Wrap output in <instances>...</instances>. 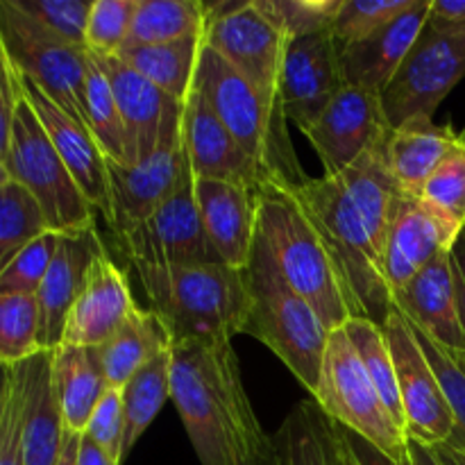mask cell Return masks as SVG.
Returning <instances> with one entry per match:
<instances>
[{
  "label": "cell",
  "mask_w": 465,
  "mask_h": 465,
  "mask_svg": "<svg viewBox=\"0 0 465 465\" xmlns=\"http://www.w3.org/2000/svg\"><path fill=\"white\" fill-rule=\"evenodd\" d=\"M245 271L252 304L243 334L262 341L313 398L331 331L312 302L286 282L259 230Z\"/></svg>",
  "instance_id": "5b68a950"
},
{
  "label": "cell",
  "mask_w": 465,
  "mask_h": 465,
  "mask_svg": "<svg viewBox=\"0 0 465 465\" xmlns=\"http://www.w3.org/2000/svg\"><path fill=\"white\" fill-rule=\"evenodd\" d=\"M431 0H416L409 12L359 44L341 48V66L350 86L384 94L427 27Z\"/></svg>",
  "instance_id": "cb8c5ba5"
},
{
  "label": "cell",
  "mask_w": 465,
  "mask_h": 465,
  "mask_svg": "<svg viewBox=\"0 0 465 465\" xmlns=\"http://www.w3.org/2000/svg\"><path fill=\"white\" fill-rule=\"evenodd\" d=\"M94 439L109 457L118 465L125 461L123 445H125V407H123V393L118 389H109L91 416L89 427L84 431Z\"/></svg>",
  "instance_id": "7dc6e473"
},
{
  "label": "cell",
  "mask_w": 465,
  "mask_h": 465,
  "mask_svg": "<svg viewBox=\"0 0 465 465\" xmlns=\"http://www.w3.org/2000/svg\"><path fill=\"white\" fill-rule=\"evenodd\" d=\"M66 440L62 407L53 384V352H39L30 361L23 461L25 465H59Z\"/></svg>",
  "instance_id": "f1b7e54d"
},
{
  "label": "cell",
  "mask_w": 465,
  "mask_h": 465,
  "mask_svg": "<svg viewBox=\"0 0 465 465\" xmlns=\"http://www.w3.org/2000/svg\"><path fill=\"white\" fill-rule=\"evenodd\" d=\"M21 80L23 94H25L27 103H30V107L39 116L41 125L48 132L59 157L64 159V163L73 173V177L80 184V189L84 191L89 203L94 204L95 212H100L104 221H109V216H112L107 168L109 159L100 150L98 141L94 139V134H91L84 123L77 121L66 109L59 107L53 98H48L36 82H32L23 73Z\"/></svg>",
  "instance_id": "ac0fdd59"
},
{
  "label": "cell",
  "mask_w": 465,
  "mask_h": 465,
  "mask_svg": "<svg viewBox=\"0 0 465 465\" xmlns=\"http://www.w3.org/2000/svg\"><path fill=\"white\" fill-rule=\"evenodd\" d=\"M204 36L154 45H125L116 57L173 98L186 103L195 89Z\"/></svg>",
  "instance_id": "4dcf8cb0"
},
{
  "label": "cell",
  "mask_w": 465,
  "mask_h": 465,
  "mask_svg": "<svg viewBox=\"0 0 465 465\" xmlns=\"http://www.w3.org/2000/svg\"><path fill=\"white\" fill-rule=\"evenodd\" d=\"M150 309L166 321L173 341H232L250 316L248 271L227 263L136 268Z\"/></svg>",
  "instance_id": "7a4b0ae2"
},
{
  "label": "cell",
  "mask_w": 465,
  "mask_h": 465,
  "mask_svg": "<svg viewBox=\"0 0 465 465\" xmlns=\"http://www.w3.org/2000/svg\"><path fill=\"white\" fill-rule=\"evenodd\" d=\"M186 163L189 157H186L184 136L162 145L157 153L136 166L109 162L112 216L107 225L112 227L116 239L139 227L162 207L163 200L180 184Z\"/></svg>",
  "instance_id": "e0dca14e"
},
{
  "label": "cell",
  "mask_w": 465,
  "mask_h": 465,
  "mask_svg": "<svg viewBox=\"0 0 465 465\" xmlns=\"http://www.w3.org/2000/svg\"><path fill=\"white\" fill-rule=\"evenodd\" d=\"M384 330L398 372L409 440H416L427 448L450 443L454 431L452 409L430 359L422 352L411 325L398 307L391 312Z\"/></svg>",
  "instance_id": "7c38bea8"
},
{
  "label": "cell",
  "mask_w": 465,
  "mask_h": 465,
  "mask_svg": "<svg viewBox=\"0 0 465 465\" xmlns=\"http://www.w3.org/2000/svg\"><path fill=\"white\" fill-rule=\"evenodd\" d=\"M420 200L454 230H465V143L422 186Z\"/></svg>",
  "instance_id": "60d3db41"
},
{
  "label": "cell",
  "mask_w": 465,
  "mask_h": 465,
  "mask_svg": "<svg viewBox=\"0 0 465 465\" xmlns=\"http://www.w3.org/2000/svg\"><path fill=\"white\" fill-rule=\"evenodd\" d=\"M30 361L3 368L0 391V465H25L23 431H25L27 398H30Z\"/></svg>",
  "instance_id": "f35d334b"
},
{
  "label": "cell",
  "mask_w": 465,
  "mask_h": 465,
  "mask_svg": "<svg viewBox=\"0 0 465 465\" xmlns=\"http://www.w3.org/2000/svg\"><path fill=\"white\" fill-rule=\"evenodd\" d=\"M416 5V0H343L331 35L339 45H352L380 32Z\"/></svg>",
  "instance_id": "b9f144b4"
},
{
  "label": "cell",
  "mask_w": 465,
  "mask_h": 465,
  "mask_svg": "<svg viewBox=\"0 0 465 465\" xmlns=\"http://www.w3.org/2000/svg\"><path fill=\"white\" fill-rule=\"evenodd\" d=\"M345 86L341 45L331 30L289 41L282 68V107L300 132L307 130Z\"/></svg>",
  "instance_id": "9a60e30c"
},
{
  "label": "cell",
  "mask_w": 465,
  "mask_h": 465,
  "mask_svg": "<svg viewBox=\"0 0 465 465\" xmlns=\"http://www.w3.org/2000/svg\"><path fill=\"white\" fill-rule=\"evenodd\" d=\"M50 230L48 216L27 186L0 175V268Z\"/></svg>",
  "instance_id": "e575fe53"
},
{
  "label": "cell",
  "mask_w": 465,
  "mask_h": 465,
  "mask_svg": "<svg viewBox=\"0 0 465 465\" xmlns=\"http://www.w3.org/2000/svg\"><path fill=\"white\" fill-rule=\"evenodd\" d=\"M395 307L445 350L465 354V330L450 250L431 259L400 293H395Z\"/></svg>",
  "instance_id": "d4e9b609"
},
{
  "label": "cell",
  "mask_w": 465,
  "mask_h": 465,
  "mask_svg": "<svg viewBox=\"0 0 465 465\" xmlns=\"http://www.w3.org/2000/svg\"><path fill=\"white\" fill-rule=\"evenodd\" d=\"M204 45L216 50L268 98L282 103V68L289 39L259 12L254 0H245L236 12L213 21L204 32Z\"/></svg>",
  "instance_id": "5bb4252c"
},
{
  "label": "cell",
  "mask_w": 465,
  "mask_h": 465,
  "mask_svg": "<svg viewBox=\"0 0 465 465\" xmlns=\"http://www.w3.org/2000/svg\"><path fill=\"white\" fill-rule=\"evenodd\" d=\"M139 309L125 272L107 250L95 257L84 291L68 316L64 343L71 348H103Z\"/></svg>",
  "instance_id": "603a6c76"
},
{
  "label": "cell",
  "mask_w": 465,
  "mask_h": 465,
  "mask_svg": "<svg viewBox=\"0 0 465 465\" xmlns=\"http://www.w3.org/2000/svg\"><path fill=\"white\" fill-rule=\"evenodd\" d=\"M195 86L207 95L213 112L257 163L263 182L300 186L309 180L295 154L282 103L268 98L209 45H203Z\"/></svg>",
  "instance_id": "8992f818"
},
{
  "label": "cell",
  "mask_w": 465,
  "mask_h": 465,
  "mask_svg": "<svg viewBox=\"0 0 465 465\" xmlns=\"http://www.w3.org/2000/svg\"><path fill=\"white\" fill-rule=\"evenodd\" d=\"M14 5L59 39L86 48V27L94 0H14Z\"/></svg>",
  "instance_id": "bcb514c9"
},
{
  "label": "cell",
  "mask_w": 465,
  "mask_h": 465,
  "mask_svg": "<svg viewBox=\"0 0 465 465\" xmlns=\"http://www.w3.org/2000/svg\"><path fill=\"white\" fill-rule=\"evenodd\" d=\"M0 48L18 71L44 89L48 98L84 121V89L89 50L59 39L27 16L14 0H0Z\"/></svg>",
  "instance_id": "9c48e42d"
},
{
  "label": "cell",
  "mask_w": 465,
  "mask_h": 465,
  "mask_svg": "<svg viewBox=\"0 0 465 465\" xmlns=\"http://www.w3.org/2000/svg\"><path fill=\"white\" fill-rule=\"evenodd\" d=\"M171 354V402L200 463L239 465L271 443L245 393L232 341H182Z\"/></svg>",
  "instance_id": "6da1fadb"
},
{
  "label": "cell",
  "mask_w": 465,
  "mask_h": 465,
  "mask_svg": "<svg viewBox=\"0 0 465 465\" xmlns=\"http://www.w3.org/2000/svg\"><path fill=\"white\" fill-rule=\"evenodd\" d=\"M282 465H336L331 420L316 400H302L275 434Z\"/></svg>",
  "instance_id": "d6a6232c"
},
{
  "label": "cell",
  "mask_w": 465,
  "mask_h": 465,
  "mask_svg": "<svg viewBox=\"0 0 465 465\" xmlns=\"http://www.w3.org/2000/svg\"><path fill=\"white\" fill-rule=\"evenodd\" d=\"M171 330L154 309H136L125 325L100 348L109 389L121 391L136 372L159 354L173 350Z\"/></svg>",
  "instance_id": "f546056e"
},
{
  "label": "cell",
  "mask_w": 465,
  "mask_h": 465,
  "mask_svg": "<svg viewBox=\"0 0 465 465\" xmlns=\"http://www.w3.org/2000/svg\"><path fill=\"white\" fill-rule=\"evenodd\" d=\"M171 363L173 354L168 350L141 368L121 389L123 407H125V445H123L125 459L145 430L153 425L163 404L171 400Z\"/></svg>",
  "instance_id": "836d02e7"
},
{
  "label": "cell",
  "mask_w": 465,
  "mask_h": 465,
  "mask_svg": "<svg viewBox=\"0 0 465 465\" xmlns=\"http://www.w3.org/2000/svg\"><path fill=\"white\" fill-rule=\"evenodd\" d=\"M77 465H118L95 443L94 439H89L86 434H82L80 440V450H77Z\"/></svg>",
  "instance_id": "816d5d0a"
},
{
  "label": "cell",
  "mask_w": 465,
  "mask_h": 465,
  "mask_svg": "<svg viewBox=\"0 0 465 465\" xmlns=\"http://www.w3.org/2000/svg\"><path fill=\"white\" fill-rule=\"evenodd\" d=\"M103 250V239L95 227L62 234L53 266L36 293L41 309V352H54L62 348L68 316L84 291L95 257Z\"/></svg>",
  "instance_id": "ffe728a7"
},
{
  "label": "cell",
  "mask_w": 465,
  "mask_h": 465,
  "mask_svg": "<svg viewBox=\"0 0 465 465\" xmlns=\"http://www.w3.org/2000/svg\"><path fill=\"white\" fill-rule=\"evenodd\" d=\"M82 434L66 430V440H64V452L59 459V465H77V450H80Z\"/></svg>",
  "instance_id": "9f6ffc18"
},
{
  "label": "cell",
  "mask_w": 465,
  "mask_h": 465,
  "mask_svg": "<svg viewBox=\"0 0 465 465\" xmlns=\"http://www.w3.org/2000/svg\"><path fill=\"white\" fill-rule=\"evenodd\" d=\"M389 134L391 132H386L352 166L345 168L341 175H336L343 184L345 193L350 195L352 204L357 207V212L366 221L380 252L384 250L391 221H393L400 203L407 195L400 182L395 180L393 171H391L389 153H386Z\"/></svg>",
  "instance_id": "4316f807"
},
{
  "label": "cell",
  "mask_w": 465,
  "mask_h": 465,
  "mask_svg": "<svg viewBox=\"0 0 465 465\" xmlns=\"http://www.w3.org/2000/svg\"><path fill=\"white\" fill-rule=\"evenodd\" d=\"M259 12L275 27H280L286 39L327 32L334 25L343 0H254Z\"/></svg>",
  "instance_id": "ab89813d"
},
{
  "label": "cell",
  "mask_w": 465,
  "mask_h": 465,
  "mask_svg": "<svg viewBox=\"0 0 465 465\" xmlns=\"http://www.w3.org/2000/svg\"><path fill=\"white\" fill-rule=\"evenodd\" d=\"M454 357H457L459 366H461V368H463V372H465V354H454Z\"/></svg>",
  "instance_id": "680465c9"
},
{
  "label": "cell",
  "mask_w": 465,
  "mask_h": 465,
  "mask_svg": "<svg viewBox=\"0 0 465 465\" xmlns=\"http://www.w3.org/2000/svg\"><path fill=\"white\" fill-rule=\"evenodd\" d=\"M461 232L431 212L420 198L404 195L391 221L381 250V262L393 298L431 259L452 250Z\"/></svg>",
  "instance_id": "44dd1931"
},
{
  "label": "cell",
  "mask_w": 465,
  "mask_h": 465,
  "mask_svg": "<svg viewBox=\"0 0 465 465\" xmlns=\"http://www.w3.org/2000/svg\"><path fill=\"white\" fill-rule=\"evenodd\" d=\"M341 430H343V434H345V439H348L350 448H352L354 457L359 459V463L361 465H411V459L409 457L404 459L402 463H398V461H393V459L386 457V454L381 452V450H377L375 445H371L368 440H363L361 436L352 434V431H348L345 427H341Z\"/></svg>",
  "instance_id": "681fc988"
},
{
  "label": "cell",
  "mask_w": 465,
  "mask_h": 465,
  "mask_svg": "<svg viewBox=\"0 0 465 465\" xmlns=\"http://www.w3.org/2000/svg\"><path fill=\"white\" fill-rule=\"evenodd\" d=\"M386 132L391 125L381 95L348 84L302 134L321 157L325 175L336 177Z\"/></svg>",
  "instance_id": "2e32d148"
},
{
  "label": "cell",
  "mask_w": 465,
  "mask_h": 465,
  "mask_svg": "<svg viewBox=\"0 0 465 465\" xmlns=\"http://www.w3.org/2000/svg\"><path fill=\"white\" fill-rule=\"evenodd\" d=\"M295 191L325 239L343 284L350 318H368L384 327L395 309L393 291L380 248L341 180L309 177Z\"/></svg>",
  "instance_id": "277c9868"
},
{
  "label": "cell",
  "mask_w": 465,
  "mask_h": 465,
  "mask_svg": "<svg viewBox=\"0 0 465 465\" xmlns=\"http://www.w3.org/2000/svg\"><path fill=\"white\" fill-rule=\"evenodd\" d=\"M182 136L195 177L234 182L254 191L263 184V175L257 163L232 136L198 86L184 103Z\"/></svg>",
  "instance_id": "d6986e66"
},
{
  "label": "cell",
  "mask_w": 465,
  "mask_h": 465,
  "mask_svg": "<svg viewBox=\"0 0 465 465\" xmlns=\"http://www.w3.org/2000/svg\"><path fill=\"white\" fill-rule=\"evenodd\" d=\"M434 452L443 465H465V452H459L450 445H439V448H434Z\"/></svg>",
  "instance_id": "6f0895ef"
},
{
  "label": "cell",
  "mask_w": 465,
  "mask_h": 465,
  "mask_svg": "<svg viewBox=\"0 0 465 465\" xmlns=\"http://www.w3.org/2000/svg\"><path fill=\"white\" fill-rule=\"evenodd\" d=\"M209 25L203 0H136L127 45H154L204 36Z\"/></svg>",
  "instance_id": "1f68e13d"
},
{
  "label": "cell",
  "mask_w": 465,
  "mask_h": 465,
  "mask_svg": "<svg viewBox=\"0 0 465 465\" xmlns=\"http://www.w3.org/2000/svg\"><path fill=\"white\" fill-rule=\"evenodd\" d=\"M136 0H94L86 27V50L94 54H118L130 41Z\"/></svg>",
  "instance_id": "f6af8a7d"
},
{
  "label": "cell",
  "mask_w": 465,
  "mask_h": 465,
  "mask_svg": "<svg viewBox=\"0 0 465 465\" xmlns=\"http://www.w3.org/2000/svg\"><path fill=\"white\" fill-rule=\"evenodd\" d=\"M427 30L439 35H465V0H431Z\"/></svg>",
  "instance_id": "c3c4849f"
},
{
  "label": "cell",
  "mask_w": 465,
  "mask_h": 465,
  "mask_svg": "<svg viewBox=\"0 0 465 465\" xmlns=\"http://www.w3.org/2000/svg\"><path fill=\"white\" fill-rule=\"evenodd\" d=\"M450 262H452L454 289H457L459 312H461V322L465 330V230L457 239V243L452 245V250H450Z\"/></svg>",
  "instance_id": "f907efd6"
},
{
  "label": "cell",
  "mask_w": 465,
  "mask_h": 465,
  "mask_svg": "<svg viewBox=\"0 0 465 465\" xmlns=\"http://www.w3.org/2000/svg\"><path fill=\"white\" fill-rule=\"evenodd\" d=\"M313 400L331 422L361 436L389 459L402 463L409 457V434L384 404L343 327L327 341Z\"/></svg>",
  "instance_id": "ba28073f"
},
{
  "label": "cell",
  "mask_w": 465,
  "mask_h": 465,
  "mask_svg": "<svg viewBox=\"0 0 465 465\" xmlns=\"http://www.w3.org/2000/svg\"><path fill=\"white\" fill-rule=\"evenodd\" d=\"M463 143L465 132H457L452 125H436L434 118H416L391 130L386 153L404 193L420 198L422 186L436 168Z\"/></svg>",
  "instance_id": "484cf974"
},
{
  "label": "cell",
  "mask_w": 465,
  "mask_h": 465,
  "mask_svg": "<svg viewBox=\"0 0 465 465\" xmlns=\"http://www.w3.org/2000/svg\"><path fill=\"white\" fill-rule=\"evenodd\" d=\"M0 175L21 182L35 193L53 232L71 234L95 227L94 204L54 150L25 94L18 103L9 143L0 150Z\"/></svg>",
  "instance_id": "52a82bcc"
},
{
  "label": "cell",
  "mask_w": 465,
  "mask_h": 465,
  "mask_svg": "<svg viewBox=\"0 0 465 465\" xmlns=\"http://www.w3.org/2000/svg\"><path fill=\"white\" fill-rule=\"evenodd\" d=\"M195 198L218 259L245 271L259 230L257 191L234 182L195 177Z\"/></svg>",
  "instance_id": "7402d4cb"
},
{
  "label": "cell",
  "mask_w": 465,
  "mask_h": 465,
  "mask_svg": "<svg viewBox=\"0 0 465 465\" xmlns=\"http://www.w3.org/2000/svg\"><path fill=\"white\" fill-rule=\"evenodd\" d=\"M257 203L259 234L266 239L282 275L312 302L327 330L343 327L350 312L339 271L295 186L263 182L257 189Z\"/></svg>",
  "instance_id": "3957f363"
},
{
  "label": "cell",
  "mask_w": 465,
  "mask_h": 465,
  "mask_svg": "<svg viewBox=\"0 0 465 465\" xmlns=\"http://www.w3.org/2000/svg\"><path fill=\"white\" fill-rule=\"evenodd\" d=\"M94 54V53H91ZM98 66L107 75L121 109L125 125L127 166H136L162 145L173 143L182 136L184 103L127 66L116 54H94Z\"/></svg>",
  "instance_id": "4fadbf2b"
},
{
  "label": "cell",
  "mask_w": 465,
  "mask_h": 465,
  "mask_svg": "<svg viewBox=\"0 0 465 465\" xmlns=\"http://www.w3.org/2000/svg\"><path fill=\"white\" fill-rule=\"evenodd\" d=\"M53 384L62 407L64 427L84 434L91 416L109 391L100 348L62 345L53 352Z\"/></svg>",
  "instance_id": "83f0119b"
},
{
  "label": "cell",
  "mask_w": 465,
  "mask_h": 465,
  "mask_svg": "<svg viewBox=\"0 0 465 465\" xmlns=\"http://www.w3.org/2000/svg\"><path fill=\"white\" fill-rule=\"evenodd\" d=\"M116 241L134 271L223 263L204 232L191 163H186L180 184L163 200L162 207Z\"/></svg>",
  "instance_id": "30bf717a"
},
{
  "label": "cell",
  "mask_w": 465,
  "mask_h": 465,
  "mask_svg": "<svg viewBox=\"0 0 465 465\" xmlns=\"http://www.w3.org/2000/svg\"><path fill=\"white\" fill-rule=\"evenodd\" d=\"M463 77L465 35H439L425 27L381 94L391 130L416 118H434Z\"/></svg>",
  "instance_id": "8fae6325"
},
{
  "label": "cell",
  "mask_w": 465,
  "mask_h": 465,
  "mask_svg": "<svg viewBox=\"0 0 465 465\" xmlns=\"http://www.w3.org/2000/svg\"><path fill=\"white\" fill-rule=\"evenodd\" d=\"M239 465H282V457H280V450H277L275 436H272V440L266 445V448L259 450L257 454H252V457L245 459V461Z\"/></svg>",
  "instance_id": "11a10c76"
},
{
  "label": "cell",
  "mask_w": 465,
  "mask_h": 465,
  "mask_svg": "<svg viewBox=\"0 0 465 465\" xmlns=\"http://www.w3.org/2000/svg\"><path fill=\"white\" fill-rule=\"evenodd\" d=\"M343 330L350 336V341H352L354 350H357L366 372L371 375L372 384L380 391L384 404L393 413L395 420L400 422V427L407 431L402 398H400L398 372H395L393 352H391L386 330L381 325H377V322L368 321V318H348Z\"/></svg>",
  "instance_id": "d590c367"
},
{
  "label": "cell",
  "mask_w": 465,
  "mask_h": 465,
  "mask_svg": "<svg viewBox=\"0 0 465 465\" xmlns=\"http://www.w3.org/2000/svg\"><path fill=\"white\" fill-rule=\"evenodd\" d=\"M41 309L36 295H0V363L18 366L41 352Z\"/></svg>",
  "instance_id": "74e56055"
},
{
  "label": "cell",
  "mask_w": 465,
  "mask_h": 465,
  "mask_svg": "<svg viewBox=\"0 0 465 465\" xmlns=\"http://www.w3.org/2000/svg\"><path fill=\"white\" fill-rule=\"evenodd\" d=\"M409 325H411V330H413V334H416V341L420 343L422 352H425L427 359H430L431 368H434L436 377H439L440 386H443L445 398H448V402H450V409H452L454 431H452V439H450V443H445V445L459 450V452H465V372H463V368L459 366L457 357H454L450 350H445L443 345L436 343L431 336H427L425 331H422L418 325H413L411 321H409Z\"/></svg>",
  "instance_id": "ee69618b"
},
{
  "label": "cell",
  "mask_w": 465,
  "mask_h": 465,
  "mask_svg": "<svg viewBox=\"0 0 465 465\" xmlns=\"http://www.w3.org/2000/svg\"><path fill=\"white\" fill-rule=\"evenodd\" d=\"M59 232H45L44 236L32 241L21 250L7 266L0 268V295L3 293H39L45 275L57 254Z\"/></svg>",
  "instance_id": "7bdbcfd3"
},
{
  "label": "cell",
  "mask_w": 465,
  "mask_h": 465,
  "mask_svg": "<svg viewBox=\"0 0 465 465\" xmlns=\"http://www.w3.org/2000/svg\"><path fill=\"white\" fill-rule=\"evenodd\" d=\"M331 436H334V457H336V465H361L359 459L354 457L352 448H350L348 439H345L343 430L341 425L331 422Z\"/></svg>",
  "instance_id": "f5cc1de1"
},
{
  "label": "cell",
  "mask_w": 465,
  "mask_h": 465,
  "mask_svg": "<svg viewBox=\"0 0 465 465\" xmlns=\"http://www.w3.org/2000/svg\"><path fill=\"white\" fill-rule=\"evenodd\" d=\"M409 459H411V465H443L436 457L434 448H427L416 440H409Z\"/></svg>",
  "instance_id": "db71d44e"
},
{
  "label": "cell",
  "mask_w": 465,
  "mask_h": 465,
  "mask_svg": "<svg viewBox=\"0 0 465 465\" xmlns=\"http://www.w3.org/2000/svg\"><path fill=\"white\" fill-rule=\"evenodd\" d=\"M84 121L104 157L114 163L127 166L125 125H123L121 109H118L116 95H114L107 75L91 53L84 89Z\"/></svg>",
  "instance_id": "8d00e7d4"
}]
</instances>
